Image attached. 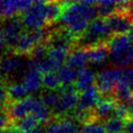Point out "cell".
Here are the masks:
<instances>
[{"label": "cell", "instance_id": "6da1fadb", "mask_svg": "<svg viewBox=\"0 0 133 133\" xmlns=\"http://www.w3.org/2000/svg\"><path fill=\"white\" fill-rule=\"evenodd\" d=\"M64 6L59 25L77 38L85 32L90 22L98 18L97 7L92 1H64Z\"/></svg>", "mask_w": 133, "mask_h": 133}, {"label": "cell", "instance_id": "7a4b0ae2", "mask_svg": "<svg viewBox=\"0 0 133 133\" xmlns=\"http://www.w3.org/2000/svg\"><path fill=\"white\" fill-rule=\"evenodd\" d=\"M113 35L114 34L105 19L97 18L90 22L85 32L78 37L77 49L85 50L103 43H108Z\"/></svg>", "mask_w": 133, "mask_h": 133}, {"label": "cell", "instance_id": "3957f363", "mask_svg": "<svg viewBox=\"0 0 133 133\" xmlns=\"http://www.w3.org/2000/svg\"><path fill=\"white\" fill-rule=\"evenodd\" d=\"M2 22L1 46L3 49V54H12L19 38L25 29L21 15H16Z\"/></svg>", "mask_w": 133, "mask_h": 133}, {"label": "cell", "instance_id": "277c9868", "mask_svg": "<svg viewBox=\"0 0 133 133\" xmlns=\"http://www.w3.org/2000/svg\"><path fill=\"white\" fill-rule=\"evenodd\" d=\"M123 69L113 67L96 74L95 87L102 96H114L116 85L122 80Z\"/></svg>", "mask_w": 133, "mask_h": 133}, {"label": "cell", "instance_id": "5b68a950", "mask_svg": "<svg viewBox=\"0 0 133 133\" xmlns=\"http://www.w3.org/2000/svg\"><path fill=\"white\" fill-rule=\"evenodd\" d=\"M78 38L65 27L60 25L54 26L47 41L49 49H59L71 52L77 49Z\"/></svg>", "mask_w": 133, "mask_h": 133}, {"label": "cell", "instance_id": "8992f818", "mask_svg": "<svg viewBox=\"0 0 133 133\" xmlns=\"http://www.w3.org/2000/svg\"><path fill=\"white\" fill-rule=\"evenodd\" d=\"M24 29L27 31L36 30L47 25L45 1H34L29 9L21 14Z\"/></svg>", "mask_w": 133, "mask_h": 133}, {"label": "cell", "instance_id": "52a82bcc", "mask_svg": "<svg viewBox=\"0 0 133 133\" xmlns=\"http://www.w3.org/2000/svg\"><path fill=\"white\" fill-rule=\"evenodd\" d=\"M105 22L114 35H124L130 32L133 26V9L130 4L127 10H118L106 18Z\"/></svg>", "mask_w": 133, "mask_h": 133}, {"label": "cell", "instance_id": "ba28073f", "mask_svg": "<svg viewBox=\"0 0 133 133\" xmlns=\"http://www.w3.org/2000/svg\"><path fill=\"white\" fill-rule=\"evenodd\" d=\"M46 133H81V125H78L72 116L66 118H52L45 124Z\"/></svg>", "mask_w": 133, "mask_h": 133}, {"label": "cell", "instance_id": "9c48e42d", "mask_svg": "<svg viewBox=\"0 0 133 133\" xmlns=\"http://www.w3.org/2000/svg\"><path fill=\"white\" fill-rule=\"evenodd\" d=\"M35 101H36L35 96H28L27 98L22 101L11 103L7 108L2 109V110H5L7 112L14 123L15 122L19 121L21 118H23L24 117L32 113Z\"/></svg>", "mask_w": 133, "mask_h": 133}, {"label": "cell", "instance_id": "30bf717a", "mask_svg": "<svg viewBox=\"0 0 133 133\" xmlns=\"http://www.w3.org/2000/svg\"><path fill=\"white\" fill-rule=\"evenodd\" d=\"M118 105V101L114 96H102L97 105L93 109V115L99 121L105 122L113 118L114 113Z\"/></svg>", "mask_w": 133, "mask_h": 133}, {"label": "cell", "instance_id": "8fae6325", "mask_svg": "<svg viewBox=\"0 0 133 133\" xmlns=\"http://www.w3.org/2000/svg\"><path fill=\"white\" fill-rule=\"evenodd\" d=\"M36 45H37V43L35 42L34 38L32 37L31 32L24 30L23 33L19 38L12 54L19 56H28L29 57Z\"/></svg>", "mask_w": 133, "mask_h": 133}, {"label": "cell", "instance_id": "7c38bea8", "mask_svg": "<svg viewBox=\"0 0 133 133\" xmlns=\"http://www.w3.org/2000/svg\"><path fill=\"white\" fill-rule=\"evenodd\" d=\"M100 98H101V94L95 85H93L90 89H87L85 91L80 93V99H79L77 109L84 110V111H92L97 105Z\"/></svg>", "mask_w": 133, "mask_h": 133}, {"label": "cell", "instance_id": "4fadbf2b", "mask_svg": "<svg viewBox=\"0 0 133 133\" xmlns=\"http://www.w3.org/2000/svg\"><path fill=\"white\" fill-rule=\"evenodd\" d=\"M22 68V60L19 56L13 54L3 55L1 62V72H2V81H9L10 75L19 71Z\"/></svg>", "mask_w": 133, "mask_h": 133}, {"label": "cell", "instance_id": "5bb4252c", "mask_svg": "<svg viewBox=\"0 0 133 133\" xmlns=\"http://www.w3.org/2000/svg\"><path fill=\"white\" fill-rule=\"evenodd\" d=\"M43 74L36 67H27L22 78V84L24 85L29 93L38 91L42 87Z\"/></svg>", "mask_w": 133, "mask_h": 133}, {"label": "cell", "instance_id": "9a60e30c", "mask_svg": "<svg viewBox=\"0 0 133 133\" xmlns=\"http://www.w3.org/2000/svg\"><path fill=\"white\" fill-rule=\"evenodd\" d=\"M2 85H5V89L7 91L8 99L11 103L19 102L28 97V90L26 89L23 84L16 83V82H4L2 81Z\"/></svg>", "mask_w": 133, "mask_h": 133}, {"label": "cell", "instance_id": "2e32d148", "mask_svg": "<svg viewBox=\"0 0 133 133\" xmlns=\"http://www.w3.org/2000/svg\"><path fill=\"white\" fill-rule=\"evenodd\" d=\"M132 42L127 34L124 35H113L108 42L110 55H119L128 52L132 47Z\"/></svg>", "mask_w": 133, "mask_h": 133}, {"label": "cell", "instance_id": "e0dca14e", "mask_svg": "<svg viewBox=\"0 0 133 133\" xmlns=\"http://www.w3.org/2000/svg\"><path fill=\"white\" fill-rule=\"evenodd\" d=\"M64 2L62 1H45V10H46V19L47 25H55L59 21L64 10Z\"/></svg>", "mask_w": 133, "mask_h": 133}, {"label": "cell", "instance_id": "ac0fdd59", "mask_svg": "<svg viewBox=\"0 0 133 133\" xmlns=\"http://www.w3.org/2000/svg\"><path fill=\"white\" fill-rule=\"evenodd\" d=\"M89 62L93 64H99L101 62H104L105 59L110 56V50L108 47V43L97 45L95 47L85 50Z\"/></svg>", "mask_w": 133, "mask_h": 133}, {"label": "cell", "instance_id": "d6986e66", "mask_svg": "<svg viewBox=\"0 0 133 133\" xmlns=\"http://www.w3.org/2000/svg\"><path fill=\"white\" fill-rule=\"evenodd\" d=\"M96 75L88 68H84L80 71L77 81L75 82V87L80 93L85 91L87 89H90L91 87L95 85Z\"/></svg>", "mask_w": 133, "mask_h": 133}, {"label": "cell", "instance_id": "ffe728a7", "mask_svg": "<svg viewBox=\"0 0 133 133\" xmlns=\"http://www.w3.org/2000/svg\"><path fill=\"white\" fill-rule=\"evenodd\" d=\"M88 61H89V59H88L85 50L75 49L74 51L69 52L64 64L68 65L69 67L78 69V70H82V69L85 68Z\"/></svg>", "mask_w": 133, "mask_h": 133}, {"label": "cell", "instance_id": "44dd1931", "mask_svg": "<svg viewBox=\"0 0 133 133\" xmlns=\"http://www.w3.org/2000/svg\"><path fill=\"white\" fill-rule=\"evenodd\" d=\"M81 70H78L72 67H69L66 64H63L62 66L56 71L57 76L61 82L62 85H74L75 82L77 81L79 73Z\"/></svg>", "mask_w": 133, "mask_h": 133}, {"label": "cell", "instance_id": "7402d4cb", "mask_svg": "<svg viewBox=\"0 0 133 133\" xmlns=\"http://www.w3.org/2000/svg\"><path fill=\"white\" fill-rule=\"evenodd\" d=\"M69 52L64 51V50H59V49H49L48 54H47V58L50 61L54 71L56 72L65 63L67 56Z\"/></svg>", "mask_w": 133, "mask_h": 133}, {"label": "cell", "instance_id": "603a6c76", "mask_svg": "<svg viewBox=\"0 0 133 133\" xmlns=\"http://www.w3.org/2000/svg\"><path fill=\"white\" fill-rule=\"evenodd\" d=\"M31 114L34 115L41 123H45V124L52 118V113L50 111V109L45 106L40 97H36V101Z\"/></svg>", "mask_w": 133, "mask_h": 133}, {"label": "cell", "instance_id": "cb8c5ba5", "mask_svg": "<svg viewBox=\"0 0 133 133\" xmlns=\"http://www.w3.org/2000/svg\"><path fill=\"white\" fill-rule=\"evenodd\" d=\"M81 133H107L105 122L95 117L81 125Z\"/></svg>", "mask_w": 133, "mask_h": 133}, {"label": "cell", "instance_id": "d4e9b609", "mask_svg": "<svg viewBox=\"0 0 133 133\" xmlns=\"http://www.w3.org/2000/svg\"><path fill=\"white\" fill-rule=\"evenodd\" d=\"M40 98L46 107L50 109V111L56 107L60 100V92L59 90H46L44 89L41 92Z\"/></svg>", "mask_w": 133, "mask_h": 133}, {"label": "cell", "instance_id": "484cf974", "mask_svg": "<svg viewBox=\"0 0 133 133\" xmlns=\"http://www.w3.org/2000/svg\"><path fill=\"white\" fill-rule=\"evenodd\" d=\"M42 87L46 90H59L62 84L59 80L56 72H51L43 75L42 78Z\"/></svg>", "mask_w": 133, "mask_h": 133}, {"label": "cell", "instance_id": "4316f807", "mask_svg": "<svg viewBox=\"0 0 133 133\" xmlns=\"http://www.w3.org/2000/svg\"><path fill=\"white\" fill-rule=\"evenodd\" d=\"M13 124L21 128L24 133H28L29 131L33 130L34 128H36L40 124V122L34 115L29 114L23 118H21L19 121L15 122Z\"/></svg>", "mask_w": 133, "mask_h": 133}, {"label": "cell", "instance_id": "83f0119b", "mask_svg": "<svg viewBox=\"0 0 133 133\" xmlns=\"http://www.w3.org/2000/svg\"><path fill=\"white\" fill-rule=\"evenodd\" d=\"M107 133H125V122L118 118H111L105 122Z\"/></svg>", "mask_w": 133, "mask_h": 133}, {"label": "cell", "instance_id": "f1b7e54d", "mask_svg": "<svg viewBox=\"0 0 133 133\" xmlns=\"http://www.w3.org/2000/svg\"><path fill=\"white\" fill-rule=\"evenodd\" d=\"M122 81L133 90V66L126 67L123 69Z\"/></svg>", "mask_w": 133, "mask_h": 133}, {"label": "cell", "instance_id": "f546056e", "mask_svg": "<svg viewBox=\"0 0 133 133\" xmlns=\"http://www.w3.org/2000/svg\"><path fill=\"white\" fill-rule=\"evenodd\" d=\"M2 133H24L21 128H19L18 126L12 124L11 126H9L7 129L2 130Z\"/></svg>", "mask_w": 133, "mask_h": 133}, {"label": "cell", "instance_id": "4dcf8cb0", "mask_svg": "<svg viewBox=\"0 0 133 133\" xmlns=\"http://www.w3.org/2000/svg\"><path fill=\"white\" fill-rule=\"evenodd\" d=\"M125 133H133V118L125 122Z\"/></svg>", "mask_w": 133, "mask_h": 133}, {"label": "cell", "instance_id": "1f68e13d", "mask_svg": "<svg viewBox=\"0 0 133 133\" xmlns=\"http://www.w3.org/2000/svg\"><path fill=\"white\" fill-rule=\"evenodd\" d=\"M28 133H46V129H45V125H42V124H39V125L34 128L33 130L29 131Z\"/></svg>", "mask_w": 133, "mask_h": 133}, {"label": "cell", "instance_id": "d6a6232c", "mask_svg": "<svg viewBox=\"0 0 133 133\" xmlns=\"http://www.w3.org/2000/svg\"><path fill=\"white\" fill-rule=\"evenodd\" d=\"M128 110H129V113H130L131 118H133V101L129 104V105H128Z\"/></svg>", "mask_w": 133, "mask_h": 133}, {"label": "cell", "instance_id": "836d02e7", "mask_svg": "<svg viewBox=\"0 0 133 133\" xmlns=\"http://www.w3.org/2000/svg\"><path fill=\"white\" fill-rule=\"evenodd\" d=\"M128 36H129L131 42L133 43V26H132V28H131V30H130V32L128 33Z\"/></svg>", "mask_w": 133, "mask_h": 133}]
</instances>
